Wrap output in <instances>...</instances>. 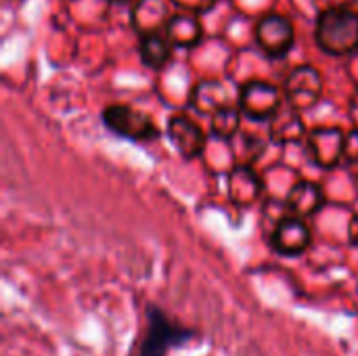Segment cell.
<instances>
[{
	"instance_id": "obj_1",
	"label": "cell",
	"mask_w": 358,
	"mask_h": 356,
	"mask_svg": "<svg viewBox=\"0 0 358 356\" xmlns=\"http://www.w3.org/2000/svg\"><path fill=\"white\" fill-rule=\"evenodd\" d=\"M317 46L331 57H346L358 50V13L352 6H329L315 23Z\"/></svg>"
},
{
	"instance_id": "obj_2",
	"label": "cell",
	"mask_w": 358,
	"mask_h": 356,
	"mask_svg": "<svg viewBox=\"0 0 358 356\" xmlns=\"http://www.w3.org/2000/svg\"><path fill=\"white\" fill-rule=\"evenodd\" d=\"M147 317L149 332L141 344V356H168L172 348H178L197 338L193 329L174 323L159 306H149Z\"/></svg>"
},
{
	"instance_id": "obj_3",
	"label": "cell",
	"mask_w": 358,
	"mask_h": 356,
	"mask_svg": "<svg viewBox=\"0 0 358 356\" xmlns=\"http://www.w3.org/2000/svg\"><path fill=\"white\" fill-rule=\"evenodd\" d=\"M103 124L115 132L122 138H130V141H153L157 138L159 130L153 122L151 115H147L141 109H134L130 105H107L103 109Z\"/></svg>"
},
{
	"instance_id": "obj_4",
	"label": "cell",
	"mask_w": 358,
	"mask_h": 356,
	"mask_svg": "<svg viewBox=\"0 0 358 356\" xmlns=\"http://www.w3.org/2000/svg\"><path fill=\"white\" fill-rule=\"evenodd\" d=\"M285 101L296 111L313 109L321 97H323V78L317 67L313 65H300L292 69L283 84Z\"/></svg>"
},
{
	"instance_id": "obj_5",
	"label": "cell",
	"mask_w": 358,
	"mask_h": 356,
	"mask_svg": "<svg viewBox=\"0 0 358 356\" xmlns=\"http://www.w3.org/2000/svg\"><path fill=\"white\" fill-rule=\"evenodd\" d=\"M254 40L264 55H268L271 59H281L292 50L296 31L287 17L279 13H268L256 23Z\"/></svg>"
},
{
	"instance_id": "obj_6",
	"label": "cell",
	"mask_w": 358,
	"mask_h": 356,
	"mask_svg": "<svg viewBox=\"0 0 358 356\" xmlns=\"http://www.w3.org/2000/svg\"><path fill=\"white\" fill-rule=\"evenodd\" d=\"M281 107V90L264 80H250L239 90V109L254 122H271Z\"/></svg>"
},
{
	"instance_id": "obj_7",
	"label": "cell",
	"mask_w": 358,
	"mask_h": 356,
	"mask_svg": "<svg viewBox=\"0 0 358 356\" xmlns=\"http://www.w3.org/2000/svg\"><path fill=\"white\" fill-rule=\"evenodd\" d=\"M346 134L336 126L317 128L308 134V151L317 166L323 170H331L344 157Z\"/></svg>"
},
{
	"instance_id": "obj_8",
	"label": "cell",
	"mask_w": 358,
	"mask_h": 356,
	"mask_svg": "<svg viewBox=\"0 0 358 356\" xmlns=\"http://www.w3.org/2000/svg\"><path fill=\"white\" fill-rule=\"evenodd\" d=\"M313 243L308 225L302 218H283L271 235V245L281 256H300Z\"/></svg>"
},
{
	"instance_id": "obj_9",
	"label": "cell",
	"mask_w": 358,
	"mask_h": 356,
	"mask_svg": "<svg viewBox=\"0 0 358 356\" xmlns=\"http://www.w3.org/2000/svg\"><path fill=\"white\" fill-rule=\"evenodd\" d=\"M168 138L185 159H195L206 149V134L201 126L187 115H172L168 120Z\"/></svg>"
},
{
	"instance_id": "obj_10",
	"label": "cell",
	"mask_w": 358,
	"mask_h": 356,
	"mask_svg": "<svg viewBox=\"0 0 358 356\" xmlns=\"http://www.w3.org/2000/svg\"><path fill=\"white\" fill-rule=\"evenodd\" d=\"M170 17V0H136L130 10V23L141 38L162 34Z\"/></svg>"
},
{
	"instance_id": "obj_11",
	"label": "cell",
	"mask_w": 358,
	"mask_h": 356,
	"mask_svg": "<svg viewBox=\"0 0 358 356\" xmlns=\"http://www.w3.org/2000/svg\"><path fill=\"white\" fill-rule=\"evenodd\" d=\"M262 193V180L258 172L248 166H235L229 174V197L239 208H250Z\"/></svg>"
},
{
	"instance_id": "obj_12",
	"label": "cell",
	"mask_w": 358,
	"mask_h": 356,
	"mask_svg": "<svg viewBox=\"0 0 358 356\" xmlns=\"http://www.w3.org/2000/svg\"><path fill=\"white\" fill-rule=\"evenodd\" d=\"M164 36L178 48H193L203 38V25L197 15L191 13H172L170 21L164 27Z\"/></svg>"
},
{
	"instance_id": "obj_13",
	"label": "cell",
	"mask_w": 358,
	"mask_h": 356,
	"mask_svg": "<svg viewBox=\"0 0 358 356\" xmlns=\"http://www.w3.org/2000/svg\"><path fill=\"white\" fill-rule=\"evenodd\" d=\"M327 204V195L321 185L313 180H302L296 187H292L287 195V208L298 216V218H308L315 216L323 206Z\"/></svg>"
},
{
	"instance_id": "obj_14",
	"label": "cell",
	"mask_w": 358,
	"mask_h": 356,
	"mask_svg": "<svg viewBox=\"0 0 358 356\" xmlns=\"http://www.w3.org/2000/svg\"><path fill=\"white\" fill-rule=\"evenodd\" d=\"M306 134V126L302 122L300 111L287 107H281L277 115L268 122V136L277 145H292L300 143Z\"/></svg>"
},
{
	"instance_id": "obj_15",
	"label": "cell",
	"mask_w": 358,
	"mask_h": 356,
	"mask_svg": "<svg viewBox=\"0 0 358 356\" xmlns=\"http://www.w3.org/2000/svg\"><path fill=\"white\" fill-rule=\"evenodd\" d=\"M189 105L199 115H214L216 111L229 107V94L227 88L218 80H203L199 82L189 97Z\"/></svg>"
},
{
	"instance_id": "obj_16",
	"label": "cell",
	"mask_w": 358,
	"mask_h": 356,
	"mask_svg": "<svg viewBox=\"0 0 358 356\" xmlns=\"http://www.w3.org/2000/svg\"><path fill=\"white\" fill-rule=\"evenodd\" d=\"M138 55H141L143 65L151 69H162L172 57V42L164 36V31L143 36L138 42Z\"/></svg>"
},
{
	"instance_id": "obj_17",
	"label": "cell",
	"mask_w": 358,
	"mask_h": 356,
	"mask_svg": "<svg viewBox=\"0 0 358 356\" xmlns=\"http://www.w3.org/2000/svg\"><path fill=\"white\" fill-rule=\"evenodd\" d=\"M241 126V109L229 105L212 115V132L220 138H233Z\"/></svg>"
},
{
	"instance_id": "obj_18",
	"label": "cell",
	"mask_w": 358,
	"mask_h": 356,
	"mask_svg": "<svg viewBox=\"0 0 358 356\" xmlns=\"http://www.w3.org/2000/svg\"><path fill=\"white\" fill-rule=\"evenodd\" d=\"M218 0H170L172 6L180 8L182 13H191V15H203V13H210L214 6H216Z\"/></svg>"
},
{
	"instance_id": "obj_19",
	"label": "cell",
	"mask_w": 358,
	"mask_h": 356,
	"mask_svg": "<svg viewBox=\"0 0 358 356\" xmlns=\"http://www.w3.org/2000/svg\"><path fill=\"white\" fill-rule=\"evenodd\" d=\"M344 159L358 162V128L346 134V145H344Z\"/></svg>"
},
{
	"instance_id": "obj_20",
	"label": "cell",
	"mask_w": 358,
	"mask_h": 356,
	"mask_svg": "<svg viewBox=\"0 0 358 356\" xmlns=\"http://www.w3.org/2000/svg\"><path fill=\"white\" fill-rule=\"evenodd\" d=\"M348 237H350V243L358 248V214L350 220V227H348Z\"/></svg>"
},
{
	"instance_id": "obj_21",
	"label": "cell",
	"mask_w": 358,
	"mask_h": 356,
	"mask_svg": "<svg viewBox=\"0 0 358 356\" xmlns=\"http://www.w3.org/2000/svg\"><path fill=\"white\" fill-rule=\"evenodd\" d=\"M107 2H113V4H126V2H132V0H107Z\"/></svg>"
}]
</instances>
